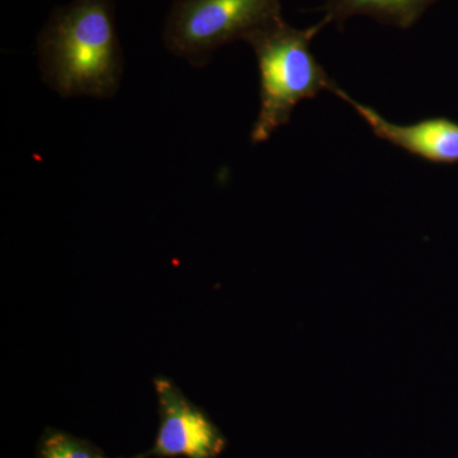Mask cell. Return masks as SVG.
<instances>
[{
	"instance_id": "52a82bcc",
	"label": "cell",
	"mask_w": 458,
	"mask_h": 458,
	"mask_svg": "<svg viewBox=\"0 0 458 458\" xmlns=\"http://www.w3.org/2000/svg\"><path fill=\"white\" fill-rule=\"evenodd\" d=\"M36 458H110L89 439L55 428H47L41 434Z\"/></svg>"
},
{
	"instance_id": "8992f818",
	"label": "cell",
	"mask_w": 458,
	"mask_h": 458,
	"mask_svg": "<svg viewBox=\"0 0 458 458\" xmlns=\"http://www.w3.org/2000/svg\"><path fill=\"white\" fill-rule=\"evenodd\" d=\"M434 0H327V20L328 22L343 23L349 17L369 16L408 29L417 22L419 17Z\"/></svg>"
},
{
	"instance_id": "7a4b0ae2",
	"label": "cell",
	"mask_w": 458,
	"mask_h": 458,
	"mask_svg": "<svg viewBox=\"0 0 458 458\" xmlns=\"http://www.w3.org/2000/svg\"><path fill=\"white\" fill-rule=\"evenodd\" d=\"M328 23L324 18L310 29L297 30L282 18L247 40L255 51L260 74V110L251 131L252 143H264L288 123L303 99L335 89L311 51L313 38Z\"/></svg>"
},
{
	"instance_id": "6da1fadb",
	"label": "cell",
	"mask_w": 458,
	"mask_h": 458,
	"mask_svg": "<svg viewBox=\"0 0 458 458\" xmlns=\"http://www.w3.org/2000/svg\"><path fill=\"white\" fill-rule=\"evenodd\" d=\"M45 81L64 98H106L119 89L122 50L111 0H74L38 40Z\"/></svg>"
},
{
	"instance_id": "3957f363",
	"label": "cell",
	"mask_w": 458,
	"mask_h": 458,
	"mask_svg": "<svg viewBox=\"0 0 458 458\" xmlns=\"http://www.w3.org/2000/svg\"><path fill=\"white\" fill-rule=\"evenodd\" d=\"M279 20L280 0H176L165 41L174 54L200 65L223 45L247 41Z\"/></svg>"
},
{
	"instance_id": "5b68a950",
	"label": "cell",
	"mask_w": 458,
	"mask_h": 458,
	"mask_svg": "<svg viewBox=\"0 0 458 458\" xmlns=\"http://www.w3.org/2000/svg\"><path fill=\"white\" fill-rule=\"evenodd\" d=\"M333 92L354 107L379 140L432 164H458V123L454 120L432 117L410 125H399L386 120L375 108L355 101L339 87Z\"/></svg>"
},
{
	"instance_id": "277c9868",
	"label": "cell",
	"mask_w": 458,
	"mask_h": 458,
	"mask_svg": "<svg viewBox=\"0 0 458 458\" xmlns=\"http://www.w3.org/2000/svg\"><path fill=\"white\" fill-rule=\"evenodd\" d=\"M158 429L150 450L129 458H218L227 439L219 427L165 376L156 377Z\"/></svg>"
}]
</instances>
